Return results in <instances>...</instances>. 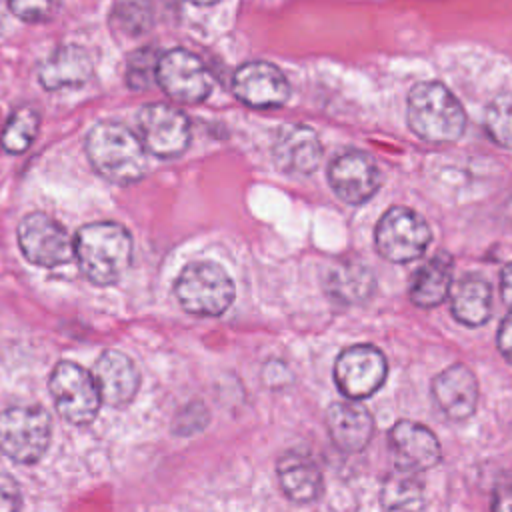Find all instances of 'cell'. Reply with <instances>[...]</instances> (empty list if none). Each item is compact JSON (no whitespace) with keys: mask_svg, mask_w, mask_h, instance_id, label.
<instances>
[{"mask_svg":"<svg viewBox=\"0 0 512 512\" xmlns=\"http://www.w3.org/2000/svg\"><path fill=\"white\" fill-rule=\"evenodd\" d=\"M410 130L432 144L456 142L466 128L462 104L440 82H418L408 94Z\"/></svg>","mask_w":512,"mask_h":512,"instance_id":"cell-3","label":"cell"},{"mask_svg":"<svg viewBox=\"0 0 512 512\" xmlns=\"http://www.w3.org/2000/svg\"><path fill=\"white\" fill-rule=\"evenodd\" d=\"M174 292L182 308L196 316H220L234 300V284L226 270L212 260L186 264Z\"/></svg>","mask_w":512,"mask_h":512,"instance_id":"cell-4","label":"cell"},{"mask_svg":"<svg viewBox=\"0 0 512 512\" xmlns=\"http://www.w3.org/2000/svg\"><path fill=\"white\" fill-rule=\"evenodd\" d=\"M50 444V418L40 406L0 412V450L18 464L38 462Z\"/></svg>","mask_w":512,"mask_h":512,"instance_id":"cell-5","label":"cell"},{"mask_svg":"<svg viewBox=\"0 0 512 512\" xmlns=\"http://www.w3.org/2000/svg\"><path fill=\"white\" fill-rule=\"evenodd\" d=\"M388 440L394 456V466L398 470L418 474L436 466L440 460V444L434 432L418 422H396L388 434Z\"/></svg>","mask_w":512,"mask_h":512,"instance_id":"cell-13","label":"cell"},{"mask_svg":"<svg viewBox=\"0 0 512 512\" xmlns=\"http://www.w3.org/2000/svg\"><path fill=\"white\" fill-rule=\"evenodd\" d=\"M100 400L110 406L128 404L140 386V372L132 358L118 350H106L94 362V370L90 372Z\"/></svg>","mask_w":512,"mask_h":512,"instance_id":"cell-16","label":"cell"},{"mask_svg":"<svg viewBox=\"0 0 512 512\" xmlns=\"http://www.w3.org/2000/svg\"><path fill=\"white\" fill-rule=\"evenodd\" d=\"M484 126L498 146L512 150V94H500L490 102Z\"/></svg>","mask_w":512,"mask_h":512,"instance_id":"cell-26","label":"cell"},{"mask_svg":"<svg viewBox=\"0 0 512 512\" xmlns=\"http://www.w3.org/2000/svg\"><path fill=\"white\" fill-rule=\"evenodd\" d=\"M326 426L332 442L342 452H360L372 438L374 420L356 400L334 402L326 412Z\"/></svg>","mask_w":512,"mask_h":512,"instance_id":"cell-18","label":"cell"},{"mask_svg":"<svg viewBox=\"0 0 512 512\" xmlns=\"http://www.w3.org/2000/svg\"><path fill=\"white\" fill-rule=\"evenodd\" d=\"M232 92L252 108H274L288 100L290 84L274 64L246 62L234 72Z\"/></svg>","mask_w":512,"mask_h":512,"instance_id":"cell-12","label":"cell"},{"mask_svg":"<svg viewBox=\"0 0 512 512\" xmlns=\"http://www.w3.org/2000/svg\"><path fill=\"white\" fill-rule=\"evenodd\" d=\"M38 126H40V118L32 106H22L14 110L0 134L2 148L10 154H22L34 142L38 134Z\"/></svg>","mask_w":512,"mask_h":512,"instance_id":"cell-24","label":"cell"},{"mask_svg":"<svg viewBox=\"0 0 512 512\" xmlns=\"http://www.w3.org/2000/svg\"><path fill=\"white\" fill-rule=\"evenodd\" d=\"M326 294L340 304H360L374 292V276L368 266L356 260H340L324 274Z\"/></svg>","mask_w":512,"mask_h":512,"instance_id":"cell-21","label":"cell"},{"mask_svg":"<svg viewBox=\"0 0 512 512\" xmlns=\"http://www.w3.org/2000/svg\"><path fill=\"white\" fill-rule=\"evenodd\" d=\"M328 182L336 196L348 204H362L380 186L376 164L364 152H346L328 166Z\"/></svg>","mask_w":512,"mask_h":512,"instance_id":"cell-14","label":"cell"},{"mask_svg":"<svg viewBox=\"0 0 512 512\" xmlns=\"http://www.w3.org/2000/svg\"><path fill=\"white\" fill-rule=\"evenodd\" d=\"M388 366L384 354L370 344H356L340 352L334 364V380L338 390L348 400H362L374 394L384 378Z\"/></svg>","mask_w":512,"mask_h":512,"instance_id":"cell-10","label":"cell"},{"mask_svg":"<svg viewBox=\"0 0 512 512\" xmlns=\"http://www.w3.org/2000/svg\"><path fill=\"white\" fill-rule=\"evenodd\" d=\"M452 268L454 262L450 254L438 252L432 260L420 266L410 282L408 296L412 304L420 308H434L438 306L450 292L452 286Z\"/></svg>","mask_w":512,"mask_h":512,"instance_id":"cell-22","label":"cell"},{"mask_svg":"<svg viewBox=\"0 0 512 512\" xmlns=\"http://www.w3.org/2000/svg\"><path fill=\"white\" fill-rule=\"evenodd\" d=\"M492 512H512V482H500L494 488Z\"/></svg>","mask_w":512,"mask_h":512,"instance_id":"cell-31","label":"cell"},{"mask_svg":"<svg viewBox=\"0 0 512 512\" xmlns=\"http://www.w3.org/2000/svg\"><path fill=\"white\" fill-rule=\"evenodd\" d=\"M500 294L504 304L512 310V264H508L500 274Z\"/></svg>","mask_w":512,"mask_h":512,"instance_id":"cell-33","label":"cell"},{"mask_svg":"<svg viewBox=\"0 0 512 512\" xmlns=\"http://www.w3.org/2000/svg\"><path fill=\"white\" fill-rule=\"evenodd\" d=\"M490 302V286L478 276H466L452 288V314L466 326H482L492 312Z\"/></svg>","mask_w":512,"mask_h":512,"instance_id":"cell-23","label":"cell"},{"mask_svg":"<svg viewBox=\"0 0 512 512\" xmlns=\"http://www.w3.org/2000/svg\"><path fill=\"white\" fill-rule=\"evenodd\" d=\"M142 146L158 158L180 156L190 142V122L184 112L162 104H146L138 112Z\"/></svg>","mask_w":512,"mask_h":512,"instance_id":"cell-11","label":"cell"},{"mask_svg":"<svg viewBox=\"0 0 512 512\" xmlns=\"http://www.w3.org/2000/svg\"><path fill=\"white\" fill-rule=\"evenodd\" d=\"M274 160L288 174H310L318 168L322 158V144L318 134L304 124H284L274 138Z\"/></svg>","mask_w":512,"mask_h":512,"instance_id":"cell-15","label":"cell"},{"mask_svg":"<svg viewBox=\"0 0 512 512\" xmlns=\"http://www.w3.org/2000/svg\"><path fill=\"white\" fill-rule=\"evenodd\" d=\"M276 470L280 488L292 502L308 504L322 494V474L310 456L286 452L280 456Z\"/></svg>","mask_w":512,"mask_h":512,"instance_id":"cell-20","label":"cell"},{"mask_svg":"<svg viewBox=\"0 0 512 512\" xmlns=\"http://www.w3.org/2000/svg\"><path fill=\"white\" fill-rule=\"evenodd\" d=\"M432 394L438 408L450 420H466L476 410L478 382L470 368L454 364L434 378Z\"/></svg>","mask_w":512,"mask_h":512,"instance_id":"cell-17","label":"cell"},{"mask_svg":"<svg viewBox=\"0 0 512 512\" xmlns=\"http://www.w3.org/2000/svg\"><path fill=\"white\" fill-rule=\"evenodd\" d=\"M48 388L56 410L70 424H88L96 418L102 402L96 382L92 374L76 362H58L50 374Z\"/></svg>","mask_w":512,"mask_h":512,"instance_id":"cell-6","label":"cell"},{"mask_svg":"<svg viewBox=\"0 0 512 512\" xmlns=\"http://www.w3.org/2000/svg\"><path fill=\"white\" fill-rule=\"evenodd\" d=\"M374 242L382 258L402 264L424 254L430 244V228L414 210L394 206L376 224Z\"/></svg>","mask_w":512,"mask_h":512,"instance_id":"cell-7","label":"cell"},{"mask_svg":"<svg viewBox=\"0 0 512 512\" xmlns=\"http://www.w3.org/2000/svg\"><path fill=\"white\" fill-rule=\"evenodd\" d=\"M8 8L26 22H42L54 16V12L60 8L56 2H10Z\"/></svg>","mask_w":512,"mask_h":512,"instance_id":"cell-29","label":"cell"},{"mask_svg":"<svg viewBox=\"0 0 512 512\" xmlns=\"http://www.w3.org/2000/svg\"><path fill=\"white\" fill-rule=\"evenodd\" d=\"M156 82L170 98L184 104L202 102L212 90L210 72L196 54L184 48H172L158 58Z\"/></svg>","mask_w":512,"mask_h":512,"instance_id":"cell-9","label":"cell"},{"mask_svg":"<svg viewBox=\"0 0 512 512\" xmlns=\"http://www.w3.org/2000/svg\"><path fill=\"white\" fill-rule=\"evenodd\" d=\"M94 72L90 54L74 44L54 50L38 68L40 84L46 90H60L68 86H80L90 80Z\"/></svg>","mask_w":512,"mask_h":512,"instance_id":"cell-19","label":"cell"},{"mask_svg":"<svg viewBox=\"0 0 512 512\" xmlns=\"http://www.w3.org/2000/svg\"><path fill=\"white\" fill-rule=\"evenodd\" d=\"M498 348L502 356L512 364V314L506 316L498 328Z\"/></svg>","mask_w":512,"mask_h":512,"instance_id":"cell-32","label":"cell"},{"mask_svg":"<svg viewBox=\"0 0 512 512\" xmlns=\"http://www.w3.org/2000/svg\"><path fill=\"white\" fill-rule=\"evenodd\" d=\"M386 510H410L416 512L422 506V484L412 472L394 470L384 484Z\"/></svg>","mask_w":512,"mask_h":512,"instance_id":"cell-25","label":"cell"},{"mask_svg":"<svg viewBox=\"0 0 512 512\" xmlns=\"http://www.w3.org/2000/svg\"><path fill=\"white\" fill-rule=\"evenodd\" d=\"M74 256L92 284L110 286L116 284L130 266L132 238L128 230L116 222H92L78 230Z\"/></svg>","mask_w":512,"mask_h":512,"instance_id":"cell-2","label":"cell"},{"mask_svg":"<svg viewBox=\"0 0 512 512\" xmlns=\"http://www.w3.org/2000/svg\"><path fill=\"white\" fill-rule=\"evenodd\" d=\"M22 496L16 480L0 472V512H20Z\"/></svg>","mask_w":512,"mask_h":512,"instance_id":"cell-30","label":"cell"},{"mask_svg":"<svg viewBox=\"0 0 512 512\" xmlns=\"http://www.w3.org/2000/svg\"><path fill=\"white\" fill-rule=\"evenodd\" d=\"M18 246L28 262L44 268L66 264L74 256V242L70 234L48 214H26L16 230Z\"/></svg>","mask_w":512,"mask_h":512,"instance_id":"cell-8","label":"cell"},{"mask_svg":"<svg viewBox=\"0 0 512 512\" xmlns=\"http://www.w3.org/2000/svg\"><path fill=\"white\" fill-rule=\"evenodd\" d=\"M386 512H410V510H386Z\"/></svg>","mask_w":512,"mask_h":512,"instance_id":"cell-34","label":"cell"},{"mask_svg":"<svg viewBox=\"0 0 512 512\" xmlns=\"http://www.w3.org/2000/svg\"><path fill=\"white\" fill-rule=\"evenodd\" d=\"M86 154L102 178L120 186L138 182L146 172L142 140L130 128L114 120L96 122L88 130Z\"/></svg>","mask_w":512,"mask_h":512,"instance_id":"cell-1","label":"cell"},{"mask_svg":"<svg viewBox=\"0 0 512 512\" xmlns=\"http://www.w3.org/2000/svg\"><path fill=\"white\" fill-rule=\"evenodd\" d=\"M110 16L114 26L130 36H138L146 32L152 24L150 8L144 4H116Z\"/></svg>","mask_w":512,"mask_h":512,"instance_id":"cell-28","label":"cell"},{"mask_svg":"<svg viewBox=\"0 0 512 512\" xmlns=\"http://www.w3.org/2000/svg\"><path fill=\"white\" fill-rule=\"evenodd\" d=\"M158 54L152 48L136 50L128 56L126 64V84L134 90H144L156 80V68H158Z\"/></svg>","mask_w":512,"mask_h":512,"instance_id":"cell-27","label":"cell"}]
</instances>
